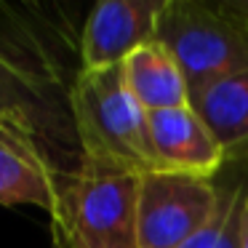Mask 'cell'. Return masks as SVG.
Returning a JSON list of instances; mask_svg holds the SVG:
<instances>
[{
    "instance_id": "6da1fadb",
    "label": "cell",
    "mask_w": 248,
    "mask_h": 248,
    "mask_svg": "<svg viewBox=\"0 0 248 248\" xmlns=\"http://www.w3.org/2000/svg\"><path fill=\"white\" fill-rule=\"evenodd\" d=\"M67 102L80 160L139 173L157 168L150 139V112L128 88L123 64L96 70L80 67L72 78Z\"/></svg>"
},
{
    "instance_id": "7a4b0ae2",
    "label": "cell",
    "mask_w": 248,
    "mask_h": 248,
    "mask_svg": "<svg viewBox=\"0 0 248 248\" xmlns=\"http://www.w3.org/2000/svg\"><path fill=\"white\" fill-rule=\"evenodd\" d=\"M139 171L80 160L51 211L54 248H139Z\"/></svg>"
},
{
    "instance_id": "3957f363",
    "label": "cell",
    "mask_w": 248,
    "mask_h": 248,
    "mask_svg": "<svg viewBox=\"0 0 248 248\" xmlns=\"http://www.w3.org/2000/svg\"><path fill=\"white\" fill-rule=\"evenodd\" d=\"M155 40L176 56L192 104L216 83L248 70V16L232 0H166Z\"/></svg>"
},
{
    "instance_id": "277c9868",
    "label": "cell",
    "mask_w": 248,
    "mask_h": 248,
    "mask_svg": "<svg viewBox=\"0 0 248 248\" xmlns=\"http://www.w3.org/2000/svg\"><path fill=\"white\" fill-rule=\"evenodd\" d=\"M221 173V171H219ZM221 200L219 176L182 171H144L139 176V248H179L200 232Z\"/></svg>"
},
{
    "instance_id": "5b68a950",
    "label": "cell",
    "mask_w": 248,
    "mask_h": 248,
    "mask_svg": "<svg viewBox=\"0 0 248 248\" xmlns=\"http://www.w3.org/2000/svg\"><path fill=\"white\" fill-rule=\"evenodd\" d=\"M64 173L51 163L27 115L0 107V203H30L51 214Z\"/></svg>"
},
{
    "instance_id": "8992f818",
    "label": "cell",
    "mask_w": 248,
    "mask_h": 248,
    "mask_svg": "<svg viewBox=\"0 0 248 248\" xmlns=\"http://www.w3.org/2000/svg\"><path fill=\"white\" fill-rule=\"evenodd\" d=\"M166 0H104L83 24L80 67L123 64L134 51L152 43Z\"/></svg>"
},
{
    "instance_id": "52a82bcc",
    "label": "cell",
    "mask_w": 248,
    "mask_h": 248,
    "mask_svg": "<svg viewBox=\"0 0 248 248\" xmlns=\"http://www.w3.org/2000/svg\"><path fill=\"white\" fill-rule=\"evenodd\" d=\"M150 139L157 168L198 176H219L224 152L192 104L150 112Z\"/></svg>"
},
{
    "instance_id": "ba28073f",
    "label": "cell",
    "mask_w": 248,
    "mask_h": 248,
    "mask_svg": "<svg viewBox=\"0 0 248 248\" xmlns=\"http://www.w3.org/2000/svg\"><path fill=\"white\" fill-rule=\"evenodd\" d=\"M123 75L147 112L192 104L187 78H184L176 56L160 40H152V43L141 46L139 51H134L123 62Z\"/></svg>"
},
{
    "instance_id": "9c48e42d",
    "label": "cell",
    "mask_w": 248,
    "mask_h": 248,
    "mask_svg": "<svg viewBox=\"0 0 248 248\" xmlns=\"http://www.w3.org/2000/svg\"><path fill=\"white\" fill-rule=\"evenodd\" d=\"M230 166H248V70L216 83L192 104Z\"/></svg>"
},
{
    "instance_id": "30bf717a",
    "label": "cell",
    "mask_w": 248,
    "mask_h": 248,
    "mask_svg": "<svg viewBox=\"0 0 248 248\" xmlns=\"http://www.w3.org/2000/svg\"><path fill=\"white\" fill-rule=\"evenodd\" d=\"M221 200L214 219L179 248H243V208L248 200V166L227 163L219 173Z\"/></svg>"
},
{
    "instance_id": "8fae6325",
    "label": "cell",
    "mask_w": 248,
    "mask_h": 248,
    "mask_svg": "<svg viewBox=\"0 0 248 248\" xmlns=\"http://www.w3.org/2000/svg\"><path fill=\"white\" fill-rule=\"evenodd\" d=\"M243 248H248V200L243 208Z\"/></svg>"
},
{
    "instance_id": "7c38bea8",
    "label": "cell",
    "mask_w": 248,
    "mask_h": 248,
    "mask_svg": "<svg viewBox=\"0 0 248 248\" xmlns=\"http://www.w3.org/2000/svg\"><path fill=\"white\" fill-rule=\"evenodd\" d=\"M232 3H235V8H237V11H240V14H246V16H248V0H232Z\"/></svg>"
}]
</instances>
